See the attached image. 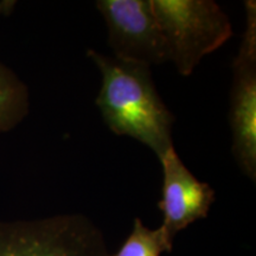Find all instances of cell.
<instances>
[{
  "instance_id": "1",
  "label": "cell",
  "mask_w": 256,
  "mask_h": 256,
  "mask_svg": "<svg viewBox=\"0 0 256 256\" xmlns=\"http://www.w3.org/2000/svg\"><path fill=\"white\" fill-rule=\"evenodd\" d=\"M101 72L96 106L112 132L127 136L152 150L160 159L174 148V114L160 98L151 68L87 51Z\"/></svg>"
},
{
  "instance_id": "2",
  "label": "cell",
  "mask_w": 256,
  "mask_h": 256,
  "mask_svg": "<svg viewBox=\"0 0 256 256\" xmlns=\"http://www.w3.org/2000/svg\"><path fill=\"white\" fill-rule=\"evenodd\" d=\"M168 48V62L188 76L204 57L234 34L232 22L214 0H151Z\"/></svg>"
},
{
  "instance_id": "3",
  "label": "cell",
  "mask_w": 256,
  "mask_h": 256,
  "mask_svg": "<svg viewBox=\"0 0 256 256\" xmlns=\"http://www.w3.org/2000/svg\"><path fill=\"white\" fill-rule=\"evenodd\" d=\"M0 256H110L101 230L88 217L64 214L0 223Z\"/></svg>"
},
{
  "instance_id": "4",
  "label": "cell",
  "mask_w": 256,
  "mask_h": 256,
  "mask_svg": "<svg viewBox=\"0 0 256 256\" xmlns=\"http://www.w3.org/2000/svg\"><path fill=\"white\" fill-rule=\"evenodd\" d=\"M246 30L232 63L230 94L232 152L238 168L256 179V2H244Z\"/></svg>"
},
{
  "instance_id": "5",
  "label": "cell",
  "mask_w": 256,
  "mask_h": 256,
  "mask_svg": "<svg viewBox=\"0 0 256 256\" xmlns=\"http://www.w3.org/2000/svg\"><path fill=\"white\" fill-rule=\"evenodd\" d=\"M115 58L150 66L168 62V48L151 0H98Z\"/></svg>"
},
{
  "instance_id": "6",
  "label": "cell",
  "mask_w": 256,
  "mask_h": 256,
  "mask_svg": "<svg viewBox=\"0 0 256 256\" xmlns=\"http://www.w3.org/2000/svg\"><path fill=\"white\" fill-rule=\"evenodd\" d=\"M159 162L162 168V200L158 203L162 211V223L159 229L172 249L179 232L198 220L206 218L216 194L209 184L198 180L191 174L174 147L168 150Z\"/></svg>"
},
{
  "instance_id": "7",
  "label": "cell",
  "mask_w": 256,
  "mask_h": 256,
  "mask_svg": "<svg viewBox=\"0 0 256 256\" xmlns=\"http://www.w3.org/2000/svg\"><path fill=\"white\" fill-rule=\"evenodd\" d=\"M30 110L26 84L14 70L0 62V133L8 132L25 119Z\"/></svg>"
},
{
  "instance_id": "8",
  "label": "cell",
  "mask_w": 256,
  "mask_h": 256,
  "mask_svg": "<svg viewBox=\"0 0 256 256\" xmlns=\"http://www.w3.org/2000/svg\"><path fill=\"white\" fill-rule=\"evenodd\" d=\"M171 252L172 249L165 242L160 229H150L136 217L128 238L119 250L110 256H160L162 252Z\"/></svg>"
}]
</instances>
